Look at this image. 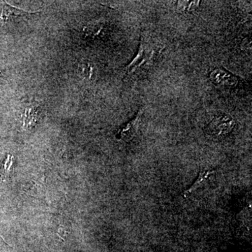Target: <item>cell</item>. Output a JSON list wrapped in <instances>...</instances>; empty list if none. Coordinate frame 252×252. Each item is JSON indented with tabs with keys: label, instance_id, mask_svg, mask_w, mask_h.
<instances>
[{
	"label": "cell",
	"instance_id": "cell-3",
	"mask_svg": "<svg viewBox=\"0 0 252 252\" xmlns=\"http://www.w3.org/2000/svg\"><path fill=\"white\" fill-rule=\"evenodd\" d=\"M143 113L144 109H141L134 119L122 126L116 135L117 138L124 142L132 140L137 135Z\"/></svg>",
	"mask_w": 252,
	"mask_h": 252
},
{
	"label": "cell",
	"instance_id": "cell-8",
	"mask_svg": "<svg viewBox=\"0 0 252 252\" xmlns=\"http://www.w3.org/2000/svg\"><path fill=\"white\" fill-rule=\"evenodd\" d=\"M86 36L94 37L96 36H99L103 31V26L102 25H93V26H88L85 29Z\"/></svg>",
	"mask_w": 252,
	"mask_h": 252
},
{
	"label": "cell",
	"instance_id": "cell-5",
	"mask_svg": "<svg viewBox=\"0 0 252 252\" xmlns=\"http://www.w3.org/2000/svg\"><path fill=\"white\" fill-rule=\"evenodd\" d=\"M37 12L39 11L31 12V11H24V10L14 7L5 1H1L0 4V27L4 26L5 23L7 22L10 16H14V15L20 16V15L34 14Z\"/></svg>",
	"mask_w": 252,
	"mask_h": 252
},
{
	"label": "cell",
	"instance_id": "cell-10",
	"mask_svg": "<svg viewBox=\"0 0 252 252\" xmlns=\"http://www.w3.org/2000/svg\"><path fill=\"white\" fill-rule=\"evenodd\" d=\"M9 248V245L5 243L4 240H3V238L0 236V250H3V251L6 252V250L8 251V249Z\"/></svg>",
	"mask_w": 252,
	"mask_h": 252
},
{
	"label": "cell",
	"instance_id": "cell-4",
	"mask_svg": "<svg viewBox=\"0 0 252 252\" xmlns=\"http://www.w3.org/2000/svg\"><path fill=\"white\" fill-rule=\"evenodd\" d=\"M210 77L212 83L217 86H234L238 84V78L222 68L213 69Z\"/></svg>",
	"mask_w": 252,
	"mask_h": 252
},
{
	"label": "cell",
	"instance_id": "cell-6",
	"mask_svg": "<svg viewBox=\"0 0 252 252\" xmlns=\"http://www.w3.org/2000/svg\"><path fill=\"white\" fill-rule=\"evenodd\" d=\"M200 1H189V0H182L177 1V10L180 12H192L195 11L200 6Z\"/></svg>",
	"mask_w": 252,
	"mask_h": 252
},
{
	"label": "cell",
	"instance_id": "cell-7",
	"mask_svg": "<svg viewBox=\"0 0 252 252\" xmlns=\"http://www.w3.org/2000/svg\"><path fill=\"white\" fill-rule=\"evenodd\" d=\"M211 174L212 171H203L200 172V175L198 176V179H197L196 181L194 182L193 185H192L191 187H190V188H189L188 190L185 192V195H188V194H190L193 193L194 191H195V190L198 189L199 187H200V186L203 185V182L204 181L206 180L207 177H209V175H211Z\"/></svg>",
	"mask_w": 252,
	"mask_h": 252
},
{
	"label": "cell",
	"instance_id": "cell-2",
	"mask_svg": "<svg viewBox=\"0 0 252 252\" xmlns=\"http://www.w3.org/2000/svg\"><path fill=\"white\" fill-rule=\"evenodd\" d=\"M235 126V120L228 114H220L214 118L207 126V130L212 135L222 136L229 133Z\"/></svg>",
	"mask_w": 252,
	"mask_h": 252
},
{
	"label": "cell",
	"instance_id": "cell-1",
	"mask_svg": "<svg viewBox=\"0 0 252 252\" xmlns=\"http://www.w3.org/2000/svg\"><path fill=\"white\" fill-rule=\"evenodd\" d=\"M154 57L155 51L147 44L141 43L137 56L126 67V74L129 75L144 69L152 63Z\"/></svg>",
	"mask_w": 252,
	"mask_h": 252
},
{
	"label": "cell",
	"instance_id": "cell-9",
	"mask_svg": "<svg viewBox=\"0 0 252 252\" xmlns=\"http://www.w3.org/2000/svg\"><path fill=\"white\" fill-rule=\"evenodd\" d=\"M11 165H12V160H11V156L9 155L7 158L5 160L4 165L3 166V171L2 173H1L2 174L3 178H6L8 175H9V170Z\"/></svg>",
	"mask_w": 252,
	"mask_h": 252
}]
</instances>
